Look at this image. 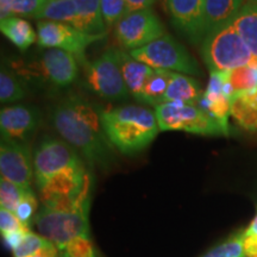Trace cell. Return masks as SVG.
Here are the masks:
<instances>
[{
	"instance_id": "obj_24",
	"label": "cell",
	"mask_w": 257,
	"mask_h": 257,
	"mask_svg": "<svg viewBox=\"0 0 257 257\" xmlns=\"http://www.w3.org/2000/svg\"><path fill=\"white\" fill-rule=\"evenodd\" d=\"M37 18L75 27L78 18L76 4L74 0H48Z\"/></svg>"
},
{
	"instance_id": "obj_13",
	"label": "cell",
	"mask_w": 257,
	"mask_h": 257,
	"mask_svg": "<svg viewBox=\"0 0 257 257\" xmlns=\"http://www.w3.org/2000/svg\"><path fill=\"white\" fill-rule=\"evenodd\" d=\"M38 70L53 86L68 87L79 76L76 57L61 49H48L38 62Z\"/></svg>"
},
{
	"instance_id": "obj_39",
	"label": "cell",
	"mask_w": 257,
	"mask_h": 257,
	"mask_svg": "<svg viewBox=\"0 0 257 257\" xmlns=\"http://www.w3.org/2000/svg\"><path fill=\"white\" fill-rule=\"evenodd\" d=\"M157 3H159L161 8L163 10H166V11H168V0H157Z\"/></svg>"
},
{
	"instance_id": "obj_23",
	"label": "cell",
	"mask_w": 257,
	"mask_h": 257,
	"mask_svg": "<svg viewBox=\"0 0 257 257\" xmlns=\"http://www.w3.org/2000/svg\"><path fill=\"white\" fill-rule=\"evenodd\" d=\"M172 74L173 72H169V70L154 69L153 74L144 85L140 101L146 102L148 105H153L155 107L163 104V99H165L167 88L169 86Z\"/></svg>"
},
{
	"instance_id": "obj_33",
	"label": "cell",
	"mask_w": 257,
	"mask_h": 257,
	"mask_svg": "<svg viewBox=\"0 0 257 257\" xmlns=\"http://www.w3.org/2000/svg\"><path fill=\"white\" fill-rule=\"evenodd\" d=\"M24 229H28V227H25L21 223V220L18 219L14 212L6 210V208L0 210V231H2L3 237Z\"/></svg>"
},
{
	"instance_id": "obj_35",
	"label": "cell",
	"mask_w": 257,
	"mask_h": 257,
	"mask_svg": "<svg viewBox=\"0 0 257 257\" xmlns=\"http://www.w3.org/2000/svg\"><path fill=\"white\" fill-rule=\"evenodd\" d=\"M244 253L246 257H253L257 255V236L251 234V236H245L244 234L243 240Z\"/></svg>"
},
{
	"instance_id": "obj_20",
	"label": "cell",
	"mask_w": 257,
	"mask_h": 257,
	"mask_svg": "<svg viewBox=\"0 0 257 257\" xmlns=\"http://www.w3.org/2000/svg\"><path fill=\"white\" fill-rule=\"evenodd\" d=\"M232 25L257 59V0H246Z\"/></svg>"
},
{
	"instance_id": "obj_25",
	"label": "cell",
	"mask_w": 257,
	"mask_h": 257,
	"mask_svg": "<svg viewBox=\"0 0 257 257\" xmlns=\"http://www.w3.org/2000/svg\"><path fill=\"white\" fill-rule=\"evenodd\" d=\"M48 0H0V18L23 17L37 18Z\"/></svg>"
},
{
	"instance_id": "obj_16",
	"label": "cell",
	"mask_w": 257,
	"mask_h": 257,
	"mask_svg": "<svg viewBox=\"0 0 257 257\" xmlns=\"http://www.w3.org/2000/svg\"><path fill=\"white\" fill-rule=\"evenodd\" d=\"M119 63L121 68V74L128 93L140 101L142 95L144 85L147 80L152 75L154 68L147 66L146 63L135 60L131 54L119 50Z\"/></svg>"
},
{
	"instance_id": "obj_19",
	"label": "cell",
	"mask_w": 257,
	"mask_h": 257,
	"mask_svg": "<svg viewBox=\"0 0 257 257\" xmlns=\"http://www.w3.org/2000/svg\"><path fill=\"white\" fill-rule=\"evenodd\" d=\"M202 95H204V93H202L198 81L184 75V74L173 73L165 99H163V104L165 102L181 101L185 104L198 105Z\"/></svg>"
},
{
	"instance_id": "obj_40",
	"label": "cell",
	"mask_w": 257,
	"mask_h": 257,
	"mask_svg": "<svg viewBox=\"0 0 257 257\" xmlns=\"http://www.w3.org/2000/svg\"><path fill=\"white\" fill-rule=\"evenodd\" d=\"M253 257H257V255H256V256H253Z\"/></svg>"
},
{
	"instance_id": "obj_22",
	"label": "cell",
	"mask_w": 257,
	"mask_h": 257,
	"mask_svg": "<svg viewBox=\"0 0 257 257\" xmlns=\"http://www.w3.org/2000/svg\"><path fill=\"white\" fill-rule=\"evenodd\" d=\"M199 106L208 112L223 127L225 136L229 134V115L231 110V99L224 95V93H214L205 91L199 101Z\"/></svg>"
},
{
	"instance_id": "obj_37",
	"label": "cell",
	"mask_w": 257,
	"mask_h": 257,
	"mask_svg": "<svg viewBox=\"0 0 257 257\" xmlns=\"http://www.w3.org/2000/svg\"><path fill=\"white\" fill-rule=\"evenodd\" d=\"M30 257H59V249L53 243H50L46 248L40 250V251Z\"/></svg>"
},
{
	"instance_id": "obj_12",
	"label": "cell",
	"mask_w": 257,
	"mask_h": 257,
	"mask_svg": "<svg viewBox=\"0 0 257 257\" xmlns=\"http://www.w3.org/2000/svg\"><path fill=\"white\" fill-rule=\"evenodd\" d=\"M40 124V111L32 106L14 105L0 112L2 138L25 143L34 136Z\"/></svg>"
},
{
	"instance_id": "obj_5",
	"label": "cell",
	"mask_w": 257,
	"mask_h": 257,
	"mask_svg": "<svg viewBox=\"0 0 257 257\" xmlns=\"http://www.w3.org/2000/svg\"><path fill=\"white\" fill-rule=\"evenodd\" d=\"M155 114L161 131H186L202 136L225 135L221 125L199 105L165 102L156 106Z\"/></svg>"
},
{
	"instance_id": "obj_6",
	"label": "cell",
	"mask_w": 257,
	"mask_h": 257,
	"mask_svg": "<svg viewBox=\"0 0 257 257\" xmlns=\"http://www.w3.org/2000/svg\"><path fill=\"white\" fill-rule=\"evenodd\" d=\"M131 56L154 69L173 73L198 75L199 66L188 50L168 34L157 38L148 46L131 51Z\"/></svg>"
},
{
	"instance_id": "obj_2",
	"label": "cell",
	"mask_w": 257,
	"mask_h": 257,
	"mask_svg": "<svg viewBox=\"0 0 257 257\" xmlns=\"http://www.w3.org/2000/svg\"><path fill=\"white\" fill-rule=\"evenodd\" d=\"M100 115L108 141L124 155L142 152L160 131L155 112L142 106H120L101 111Z\"/></svg>"
},
{
	"instance_id": "obj_34",
	"label": "cell",
	"mask_w": 257,
	"mask_h": 257,
	"mask_svg": "<svg viewBox=\"0 0 257 257\" xmlns=\"http://www.w3.org/2000/svg\"><path fill=\"white\" fill-rule=\"evenodd\" d=\"M28 231H30V230L24 229V230L17 231V232L6 234V236H4V240H5L6 245H8L9 248L12 249V250L17 248V246L19 245V243L22 242V239L24 238L25 234L28 233Z\"/></svg>"
},
{
	"instance_id": "obj_27",
	"label": "cell",
	"mask_w": 257,
	"mask_h": 257,
	"mask_svg": "<svg viewBox=\"0 0 257 257\" xmlns=\"http://www.w3.org/2000/svg\"><path fill=\"white\" fill-rule=\"evenodd\" d=\"M244 231L232 234L224 243L214 246L202 257H244Z\"/></svg>"
},
{
	"instance_id": "obj_4",
	"label": "cell",
	"mask_w": 257,
	"mask_h": 257,
	"mask_svg": "<svg viewBox=\"0 0 257 257\" xmlns=\"http://www.w3.org/2000/svg\"><path fill=\"white\" fill-rule=\"evenodd\" d=\"M89 206L91 204H86L72 211H56L43 206L35 216L36 229L42 237L64 252L74 238L89 236Z\"/></svg>"
},
{
	"instance_id": "obj_9",
	"label": "cell",
	"mask_w": 257,
	"mask_h": 257,
	"mask_svg": "<svg viewBox=\"0 0 257 257\" xmlns=\"http://www.w3.org/2000/svg\"><path fill=\"white\" fill-rule=\"evenodd\" d=\"M165 27L152 9L130 12L114 27L118 43L126 50H136L163 36Z\"/></svg>"
},
{
	"instance_id": "obj_8",
	"label": "cell",
	"mask_w": 257,
	"mask_h": 257,
	"mask_svg": "<svg viewBox=\"0 0 257 257\" xmlns=\"http://www.w3.org/2000/svg\"><path fill=\"white\" fill-rule=\"evenodd\" d=\"M118 49H108L92 62L86 63V85L106 100H121L130 94L125 85Z\"/></svg>"
},
{
	"instance_id": "obj_30",
	"label": "cell",
	"mask_w": 257,
	"mask_h": 257,
	"mask_svg": "<svg viewBox=\"0 0 257 257\" xmlns=\"http://www.w3.org/2000/svg\"><path fill=\"white\" fill-rule=\"evenodd\" d=\"M50 243L51 242L44 238V237L38 236V234L31 232V231H28V233L25 234L24 238L19 243V245L12 251H14L15 257H30L40 251V250L46 248Z\"/></svg>"
},
{
	"instance_id": "obj_31",
	"label": "cell",
	"mask_w": 257,
	"mask_h": 257,
	"mask_svg": "<svg viewBox=\"0 0 257 257\" xmlns=\"http://www.w3.org/2000/svg\"><path fill=\"white\" fill-rule=\"evenodd\" d=\"M36 210H37V199L35 197L34 191L30 189V191H27L23 199H22V201L19 202V205L15 211V214L17 216L18 219L21 220V223L29 229Z\"/></svg>"
},
{
	"instance_id": "obj_10",
	"label": "cell",
	"mask_w": 257,
	"mask_h": 257,
	"mask_svg": "<svg viewBox=\"0 0 257 257\" xmlns=\"http://www.w3.org/2000/svg\"><path fill=\"white\" fill-rule=\"evenodd\" d=\"M104 37V35L85 34L73 25L59 22L41 21L37 24V42L40 47L64 50L80 61L85 60L87 47Z\"/></svg>"
},
{
	"instance_id": "obj_21",
	"label": "cell",
	"mask_w": 257,
	"mask_h": 257,
	"mask_svg": "<svg viewBox=\"0 0 257 257\" xmlns=\"http://www.w3.org/2000/svg\"><path fill=\"white\" fill-rule=\"evenodd\" d=\"M3 35L12 42L19 50L25 51L36 41L37 34L29 22L19 17H8L0 22Z\"/></svg>"
},
{
	"instance_id": "obj_18",
	"label": "cell",
	"mask_w": 257,
	"mask_h": 257,
	"mask_svg": "<svg viewBox=\"0 0 257 257\" xmlns=\"http://www.w3.org/2000/svg\"><path fill=\"white\" fill-rule=\"evenodd\" d=\"M78 10L75 27L88 35H106V25L101 15V0H74Z\"/></svg>"
},
{
	"instance_id": "obj_14",
	"label": "cell",
	"mask_w": 257,
	"mask_h": 257,
	"mask_svg": "<svg viewBox=\"0 0 257 257\" xmlns=\"http://www.w3.org/2000/svg\"><path fill=\"white\" fill-rule=\"evenodd\" d=\"M205 0H168V12L173 23L193 43L202 42Z\"/></svg>"
},
{
	"instance_id": "obj_17",
	"label": "cell",
	"mask_w": 257,
	"mask_h": 257,
	"mask_svg": "<svg viewBox=\"0 0 257 257\" xmlns=\"http://www.w3.org/2000/svg\"><path fill=\"white\" fill-rule=\"evenodd\" d=\"M230 114L244 130L257 133V87L234 94Z\"/></svg>"
},
{
	"instance_id": "obj_3",
	"label": "cell",
	"mask_w": 257,
	"mask_h": 257,
	"mask_svg": "<svg viewBox=\"0 0 257 257\" xmlns=\"http://www.w3.org/2000/svg\"><path fill=\"white\" fill-rule=\"evenodd\" d=\"M201 55L211 72H231L248 66L255 59L232 23L204 38Z\"/></svg>"
},
{
	"instance_id": "obj_15",
	"label": "cell",
	"mask_w": 257,
	"mask_h": 257,
	"mask_svg": "<svg viewBox=\"0 0 257 257\" xmlns=\"http://www.w3.org/2000/svg\"><path fill=\"white\" fill-rule=\"evenodd\" d=\"M246 0H205L202 41L211 32L231 24Z\"/></svg>"
},
{
	"instance_id": "obj_38",
	"label": "cell",
	"mask_w": 257,
	"mask_h": 257,
	"mask_svg": "<svg viewBox=\"0 0 257 257\" xmlns=\"http://www.w3.org/2000/svg\"><path fill=\"white\" fill-rule=\"evenodd\" d=\"M244 234L245 236H251V234H256L257 236V213L253 219L251 220V223L249 224V226L244 230Z\"/></svg>"
},
{
	"instance_id": "obj_29",
	"label": "cell",
	"mask_w": 257,
	"mask_h": 257,
	"mask_svg": "<svg viewBox=\"0 0 257 257\" xmlns=\"http://www.w3.org/2000/svg\"><path fill=\"white\" fill-rule=\"evenodd\" d=\"M128 14L130 10L125 0H101V15L106 28L115 27Z\"/></svg>"
},
{
	"instance_id": "obj_32",
	"label": "cell",
	"mask_w": 257,
	"mask_h": 257,
	"mask_svg": "<svg viewBox=\"0 0 257 257\" xmlns=\"http://www.w3.org/2000/svg\"><path fill=\"white\" fill-rule=\"evenodd\" d=\"M68 257H96L95 249L89 236H79L74 238L64 250Z\"/></svg>"
},
{
	"instance_id": "obj_11",
	"label": "cell",
	"mask_w": 257,
	"mask_h": 257,
	"mask_svg": "<svg viewBox=\"0 0 257 257\" xmlns=\"http://www.w3.org/2000/svg\"><path fill=\"white\" fill-rule=\"evenodd\" d=\"M0 173L2 178L14 182L25 191L31 189L34 156L27 143L2 138L0 143Z\"/></svg>"
},
{
	"instance_id": "obj_7",
	"label": "cell",
	"mask_w": 257,
	"mask_h": 257,
	"mask_svg": "<svg viewBox=\"0 0 257 257\" xmlns=\"http://www.w3.org/2000/svg\"><path fill=\"white\" fill-rule=\"evenodd\" d=\"M85 168L81 157L74 148L62 140L47 137L38 144L34 153V172L37 187L54 176Z\"/></svg>"
},
{
	"instance_id": "obj_26",
	"label": "cell",
	"mask_w": 257,
	"mask_h": 257,
	"mask_svg": "<svg viewBox=\"0 0 257 257\" xmlns=\"http://www.w3.org/2000/svg\"><path fill=\"white\" fill-rule=\"evenodd\" d=\"M27 92L22 82L8 70H2L0 73V100L3 104L19 101L25 98Z\"/></svg>"
},
{
	"instance_id": "obj_36",
	"label": "cell",
	"mask_w": 257,
	"mask_h": 257,
	"mask_svg": "<svg viewBox=\"0 0 257 257\" xmlns=\"http://www.w3.org/2000/svg\"><path fill=\"white\" fill-rule=\"evenodd\" d=\"M125 2H126L130 12H135L140 11V10L152 9L155 0H125Z\"/></svg>"
},
{
	"instance_id": "obj_28",
	"label": "cell",
	"mask_w": 257,
	"mask_h": 257,
	"mask_svg": "<svg viewBox=\"0 0 257 257\" xmlns=\"http://www.w3.org/2000/svg\"><path fill=\"white\" fill-rule=\"evenodd\" d=\"M25 193H27L25 189L19 187L14 182H10L9 180L3 178L0 180V204H2V208H6V210L15 213L16 208L22 201Z\"/></svg>"
},
{
	"instance_id": "obj_1",
	"label": "cell",
	"mask_w": 257,
	"mask_h": 257,
	"mask_svg": "<svg viewBox=\"0 0 257 257\" xmlns=\"http://www.w3.org/2000/svg\"><path fill=\"white\" fill-rule=\"evenodd\" d=\"M101 110L80 98L69 95L54 106L51 124L91 167L110 168L113 162L112 146L101 124Z\"/></svg>"
}]
</instances>
